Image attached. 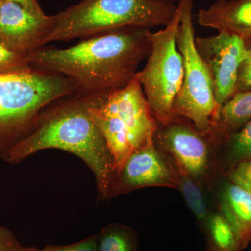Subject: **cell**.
<instances>
[{
    "label": "cell",
    "instance_id": "cell-1",
    "mask_svg": "<svg viewBox=\"0 0 251 251\" xmlns=\"http://www.w3.org/2000/svg\"><path fill=\"white\" fill-rule=\"evenodd\" d=\"M150 29L125 27L85 38L67 49L43 46L28 54L31 67L69 77L78 90L110 94L126 87L151 49Z\"/></svg>",
    "mask_w": 251,
    "mask_h": 251
},
{
    "label": "cell",
    "instance_id": "cell-2",
    "mask_svg": "<svg viewBox=\"0 0 251 251\" xmlns=\"http://www.w3.org/2000/svg\"><path fill=\"white\" fill-rule=\"evenodd\" d=\"M109 94L77 90L52 102L41 110L30 133L11 149L5 161L16 164L47 149L74 153L94 173L99 197L110 198L113 159L90 110Z\"/></svg>",
    "mask_w": 251,
    "mask_h": 251
},
{
    "label": "cell",
    "instance_id": "cell-3",
    "mask_svg": "<svg viewBox=\"0 0 251 251\" xmlns=\"http://www.w3.org/2000/svg\"><path fill=\"white\" fill-rule=\"evenodd\" d=\"M77 90L72 79L34 67L0 74V157L30 133L43 109Z\"/></svg>",
    "mask_w": 251,
    "mask_h": 251
},
{
    "label": "cell",
    "instance_id": "cell-4",
    "mask_svg": "<svg viewBox=\"0 0 251 251\" xmlns=\"http://www.w3.org/2000/svg\"><path fill=\"white\" fill-rule=\"evenodd\" d=\"M175 0H82L54 16L47 44L90 37L125 27L151 29L171 23Z\"/></svg>",
    "mask_w": 251,
    "mask_h": 251
},
{
    "label": "cell",
    "instance_id": "cell-5",
    "mask_svg": "<svg viewBox=\"0 0 251 251\" xmlns=\"http://www.w3.org/2000/svg\"><path fill=\"white\" fill-rule=\"evenodd\" d=\"M90 114L111 153L114 173L132 153L153 143L158 124L136 76L92 107Z\"/></svg>",
    "mask_w": 251,
    "mask_h": 251
},
{
    "label": "cell",
    "instance_id": "cell-6",
    "mask_svg": "<svg viewBox=\"0 0 251 251\" xmlns=\"http://www.w3.org/2000/svg\"><path fill=\"white\" fill-rule=\"evenodd\" d=\"M180 23L176 45L184 63V79L173 107L174 116L185 117L210 138L211 125L221 107L216 102L210 74L196 49L193 0H179Z\"/></svg>",
    "mask_w": 251,
    "mask_h": 251
},
{
    "label": "cell",
    "instance_id": "cell-7",
    "mask_svg": "<svg viewBox=\"0 0 251 251\" xmlns=\"http://www.w3.org/2000/svg\"><path fill=\"white\" fill-rule=\"evenodd\" d=\"M179 23L178 7L170 24L151 32V49L146 64L135 75L158 125H167L173 120V104L184 79L183 57L176 45Z\"/></svg>",
    "mask_w": 251,
    "mask_h": 251
},
{
    "label": "cell",
    "instance_id": "cell-8",
    "mask_svg": "<svg viewBox=\"0 0 251 251\" xmlns=\"http://www.w3.org/2000/svg\"><path fill=\"white\" fill-rule=\"evenodd\" d=\"M153 143L171 156L180 171L199 182L209 170L210 150L216 145L185 117L174 116L169 123L158 125Z\"/></svg>",
    "mask_w": 251,
    "mask_h": 251
},
{
    "label": "cell",
    "instance_id": "cell-9",
    "mask_svg": "<svg viewBox=\"0 0 251 251\" xmlns=\"http://www.w3.org/2000/svg\"><path fill=\"white\" fill-rule=\"evenodd\" d=\"M177 168L154 143L131 153L113 174L110 198L148 187L179 189Z\"/></svg>",
    "mask_w": 251,
    "mask_h": 251
},
{
    "label": "cell",
    "instance_id": "cell-10",
    "mask_svg": "<svg viewBox=\"0 0 251 251\" xmlns=\"http://www.w3.org/2000/svg\"><path fill=\"white\" fill-rule=\"evenodd\" d=\"M196 49L210 74L220 107L235 92L239 67L249 50L242 38L226 32L207 37L196 36Z\"/></svg>",
    "mask_w": 251,
    "mask_h": 251
},
{
    "label": "cell",
    "instance_id": "cell-11",
    "mask_svg": "<svg viewBox=\"0 0 251 251\" xmlns=\"http://www.w3.org/2000/svg\"><path fill=\"white\" fill-rule=\"evenodd\" d=\"M54 27V16L31 12L12 2L0 6V45L29 53L47 44Z\"/></svg>",
    "mask_w": 251,
    "mask_h": 251
},
{
    "label": "cell",
    "instance_id": "cell-12",
    "mask_svg": "<svg viewBox=\"0 0 251 251\" xmlns=\"http://www.w3.org/2000/svg\"><path fill=\"white\" fill-rule=\"evenodd\" d=\"M198 24L251 43V0H217L198 13Z\"/></svg>",
    "mask_w": 251,
    "mask_h": 251
},
{
    "label": "cell",
    "instance_id": "cell-13",
    "mask_svg": "<svg viewBox=\"0 0 251 251\" xmlns=\"http://www.w3.org/2000/svg\"><path fill=\"white\" fill-rule=\"evenodd\" d=\"M220 213L237 235L242 250L251 242V193L229 181L219 196Z\"/></svg>",
    "mask_w": 251,
    "mask_h": 251
},
{
    "label": "cell",
    "instance_id": "cell-14",
    "mask_svg": "<svg viewBox=\"0 0 251 251\" xmlns=\"http://www.w3.org/2000/svg\"><path fill=\"white\" fill-rule=\"evenodd\" d=\"M251 119V91L234 94L221 105L211 125V140L216 145H224Z\"/></svg>",
    "mask_w": 251,
    "mask_h": 251
},
{
    "label": "cell",
    "instance_id": "cell-15",
    "mask_svg": "<svg viewBox=\"0 0 251 251\" xmlns=\"http://www.w3.org/2000/svg\"><path fill=\"white\" fill-rule=\"evenodd\" d=\"M202 230L205 251H242L233 228L221 213L211 214Z\"/></svg>",
    "mask_w": 251,
    "mask_h": 251
},
{
    "label": "cell",
    "instance_id": "cell-16",
    "mask_svg": "<svg viewBox=\"0 0 251 251\" xmlns=\"http://www.w3.org/2000/svg\"><path fill=\"white\" fill-rule=\"evenodd\" d=\"M138 234L126 225L109 224L97 234L98 251H138Z\"/></svg>",
    "mask_w": 251,
    "mask_h": 251
},
{
    "label": "cell",
    "instance_id": "cell-17",
    "mask_svg": "<svg viewBox=\"0 0 251 251\" xmlns=\"http://www.w3.org/2000/svg\"><path fill=\"white\" fill-rule=\"evenodd\" d=\"M178 172L179 175L178 190L181 191L185 202L201 225V229H202L211 214H209L202 190L198 181L179 170Z\"/></svg>",
    "mask_w": 251,
    "mask_h": 251
},
{
    "label": "cell",
    "instance_id": "cell-18",
    "mask_svg": "<svg viewBox=\"0 0 251 251\" xmlns=\"http://www.w3.org/2000/svg\"><path fill=\"white\" fill-rule=\"evenodd\" d=\"M234 164L251 158V119L224 144Z\"/></svg>",
    "mask_w": 251,
    "mask_h": 251
},
{
    "label": "cell",
    "instance_id": "cell-19",
    "mask_svg": "<svg viewBox=\"0 0 251 251\" xmlns=\"http://www.w3.org/2000/svg\"><path fill=\"white\" fill-rule=\"evenodd\" d=\"M28 54L16 52L0 45V74L22 72L33 68Z\"/></svg>",
    "mask_w": 251,
    "mask_h": 251
},
{
    "label": "cell",
    "instance_id": "cell-20",
    "mask_svg": "<svg viewBox=\"0 0 251 251\" xmlns=\"http://www.w3.org/2000/svg\"><path fill=\"white\" fill-rule=\"evenodd\" d=\"M21 251H98L97 249V234L90 236L80 242L69 245H49L44 249L36 247L21 248Z\"/></svg>",
    "mask_w": 251,
    "mask_h": 251
},
{
    "label": "cell",
    "instance_id": "cell-21",
    "mask_svg": "<svg viewBox=\"0 0 251 251\" xmlns=\"http://www.w3.org/2000/svg\"><path fill=\"white\" fill-rule=\"evenodd\" d=\"M229 179L251 193V158L234 165L229 173Z\"/></svg>",
    "mask_w": 251,
    "mask_h": 251
},
{
    "label": "cell",
    "instance_id": "cell-22",
    "mask_svg": "<svg viewBox=\"0 0 251 251\" xmlns=\"http://www.w3.org/2000/svg\"><path fill=\"white\" fill-rule=\"evenodd\" d=\"M247 48L249 52L239 67L234 94L251 91V47Z\"/></svg>",
    "mask_w": 251,
    "mask_h": 251
},
{
    "label": "cell",
    "instance_id": "cell-23",
    "mask_svg": "<svg viewBox=\"0 0 251 251\" xmlns=\"http://www.w3.org/2000/svg\"><path fill=\"white\" fill-rule=\"evenodd\" d=\"M22 247L10 229L0 227V251H21Z\"/></svg>",
    "mask_w": 251,
    "mask_h": 251
},
{
    "label": "cell",
    "instance_id": "cell-24",
    "mask_svg": "<svg viewBox=\"0 0 251 251\" xmlns=\"http://www.w3.org/2000/svg\"><path fill=\"white\" fill-rule=\"evenodd\" d=\"M1 2H12L23 6L25 9L38 14H44L38 0H0Z\"/></svg>",
    "mask_w": 251,
    "mask_h": 251
},
{
    "label": "cell",
    "instance_id": "cell-25",
    "mask_svg": "<svg viewBox=\"0 0 251 251\" xmlns=\"http://www.w3.org/2000/svg\"><path fill=\"white\" fill-rule=\"evenodd\" d=\"M248 47H251V43L250 44H247Z\"/></svg>",
    "mask_w": 251,
    "mask_h": 251
},
{
    "label": "cell",
    "instance_id": "cell-26",
    "mask_svg": "<svg viewBox=\"0 0 251 251\" xmlns=\"http://www.w3.org/2000/svg\"><path fill=\"white\" fill-rule=\"evenodd\" d=\"M1 1H0V6H1Z\"/></svg>",
    "mask_w": 251,
    "mask_h": 251
}]
</instances>
